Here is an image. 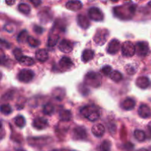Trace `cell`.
Masks as SVG:
<instances>
[{
	"instance_id": "obj_1",
	"label": "cell",
	"mask_w": 151,
	"mask_h": 151,
	"mask_svg": "<svg viewBox=\"0 0 151 151\" xmlns=\"http://www.w3.org/2000/svg\"><path fill=\"white\" fill-rule=\"evenodd\" d=\"M81 113L84 117L87 118L91 122L97 120L100 116V109L94 105L84 106L81 110Z\"/></svg>"
},
{
	"instance_id": "obj_2",
	"label": "cell",
	"mask_w": 151,
	"mask_h": 151,
	"mask_svg": "<svg viewBox=\"0 0 151 151\" xmlns=\"http://www.w3.org/2000/svg\"><path fill=\"white\" fill-rule=\"evenodd\" d=\"M85 83L92 87H98L101 84V77L96 72H89L86 75Z\"/></svg>"
},
{
	"instance_id": "obj_3",
	"label": "cell",
	"mask_w": 151,
	"mask_h": 151,
	"mask_svg": "<svg viewBox=\"0 0 151 151\" xmlns=\"http://www.w3.org/2000/svg\"><path fill=\"white\" fill-rule=\"evenodd\" d=\"M109 30L106 29H98L94 37V41L97 45L102 46L106 42L109 37Z\"/></svg>"
},
{
	"instance_id": "obj_4",
	"label": "cell",
	"mask_w": 151,
	"mask_h": 151,
	"mask_svg": "<svg viewBox=\"0 0 151 151\" xmlns=\"http://www.w3.org/2000/svg\"><path fill=\"white\" fill-rule=\"evenodd\" d=\"M136 53L140 57H145L149 53L148 44L145 41H139L136 44Z\"/></svg>"
},
{
	"instance_id": "obj_5",
	"label": "cell",
	"mask_w": 151,
	"mask_h": 151,
	"mask_svg": "<svg viewBox=\"0 0 151 151\" xmlns=\"http://www.w3.org/2000/svg\"><path fill=\"white\" fill-rule=\"evenodd\" d=\"M122 55L125 57H132L136 53L135 45L131 41H125L122 47Z\"/></svg>"
},
{
	"instance_id": "obj_6",
	"label": "cell",
	"mask_w": 151,
	"mask_h": 151,
	"mask_svg": "<svg viewBox=\"0 0 151 151\" xmlns=\"http://www.w3.org/2000/svg\"><path fill=\"white\" fill-rule=\"evenodd\" d=\"M88 17L95 22H101L104 19V15L98 7H91L88 10Z\"/></svg>"
},
{
	"instance_id": "obj_7",
	"label": "cell",
	"mask_w": 151,
	"mask_h": 151,
	"mask_svg": "<svg viewBox=\"0 0 151 151\" xmlns=\"http://www.w3.org/2000/svg\"><path fill=\"white\" fill-rule=\"evenodd\" d=\"M34 78V72L30 69H22L18 75V78L21 82L28 83Z\"/></svg>"
},
{
	"instance_id": "obj_8",
	"label": "cell",
	"mask_w": 151,
	"mask_h": 151,
	"mask_svg": "<svg viewBox=\"0 0 151 151\" xmlns=\"http://www.w3.org/2000/svg\"><path fill=\"white\" fill-rule=\"evenodd\" d=\"M73 137L75 139H85L87 137L86 130L84 127H76L73 131Z\"/></svg>"
},
{
	"instance_id": "obj_9",
	"label": "cell",
	"mask_w": 151,
	"mask_h": 151,
	"mask_svg": "<svg viewBox=\"0 0 151 151\" xmlns=\"http://www.w3.org/2000/svg\"><path fill=\"white\" fill-rule=\"evenodd\" d=\"M59 50L64 53H69L73 50V44L66 39L62 40L59 44Z\"/></svg>"
},
{
	"instance_id": "obj_10",
	"label": "cell",
	"mask_w": 151,
	"mask_h": 151,
	"mask_svg": "<svg viewBox=\"0 0 151 151\" xmlns=\"http://www.w3.org/2000/svg\"><path fill=\"white\" fill-rule=\"evenodd\" d=\"M120 48V42L116 39H113L108 46L107 51L109 54H116Z\"/></svg>"
},
{
	"instance_id": "obj_11",
	"label": "cell",
	"mask_w": 151,
	"mask_h": 151,
	"mask_svg": "<svg viewBox=\"0 0 151 151\" xmlns=\"http://www.w3.org/2000/svg\"><path fill=\"white\" fill-rule=\"evenodd\" d=\"M48 125V121L42 117H38L34 119L32 126L38 130H43Z\"/></svg>"
},
{
	"instance_id": "obj_12",
	"label": "cell",
	"mask_w": 151,
	"mask_h": 151,
	"mask_svg": "<svg viewBox=\"0 0 151 151\" xmlns=\"http://www.w3.org/2000/svg\"><path fill=\"white\" fill-rule=\"evenodd\" d=\"M138 113L139 115L142 118L147 119V118H149L151 116V109L147 105L142 104L140 106L139 109L138 110Z\"/></svg>"
},
{
	"instance_id": "obj_13",
	"label": "cell",
	"mask_w": 151,
	"mask_h": 151,
	"mask_svg": "<svg viewBox=\"0 0 151 151\" xmlns=\"http://www.w3.org/2000/svg\"><path fill=\"white\" fill-rule=\"evenodd\" d=\"M66 8L72 11H78L81 10L83 7V4L79 0H73V1H69L66 4Z\"/></svg>"
},
{
	"instance_id": "obj_14",
	"label": "cell",
	"mask_w": 151,
	"mask_h": 151,
	"mask_svg": "<svg viewBox=\"0 0 151 151\" xmlns=\"http://www.w3.org/2000/svg\"><path fill=\"white\" fill-rule=\"evenodd\" d=\"M105 131H106L105 127L102 124H95L91 128V132L97 137H103L105 134Z\"/></svg>"
},
{
	"instance_id": "obj_15",
	"label": "cell",
	"mask_w": 151,
	"mask_h": 151,
	"mask_svg": "<svg viewBox=\"0 0 151 151\" xmlns=\"http://www.w3.org/2000/svg\"><path fill=\"white\" fill-rule=\"evenodd\" d=\"M78 24L83 29H87L90 26V22L88 17L82 14L78 15Z\"/></svg>"
},
{
	"instance_id": "obj_16",
	"label": "cell",
	"mask_w": 151,
	"mask_h": 151,
	"mask_svg": "<svg viewBox=\"0 0 151 151\" xmlns=\"http://www.w3.org/2000/svg\"><path fill=\"white\" fill-rule=\"evenodd\" d=\"M150 81L145 76L139 77L136 81V84L137 86L141 88H147L150 86Z\"/></svg>"
},
{
	"instance_id": "obj_17",
	"label": "cell",
	"mask_w": 151,
	"mask_h": 151,
	"mask_svg": "<svg viewBox=\"0 0 151 151\" xmlns=\"http://www.w3.org/2000/svg\"><path fill=\"white\" fill-rule=\"evenodd\" d=\"M59 66L63 69H69L73 66V63L70 58L68 57H63L59 61Z\"/></svg>"
},
{
	"instance_id": "obj_18",
	"label": "cell",
	"mask_w": 151,
	"mask_h": 151,
	"mask_svg": "<svg viewBox=\"0 0 151 151\" xmlns=\"http://www.w3.org/2000/svg\"><path fill=\"white\" fill-rule=\"evenodd\" d=\"M135 100L132 98H127L124 100V102L122 104V109H124L126 111L132 110L135 107Z\"/></svg>"
},
{
	"instance_id": "obj_19",
	"label": "cell",
	"mask_w": 151,
	"mask_h": 151,
	"mask_svg": "<svg viewBox=\"0 0 151 151\" xmlns=\"http://www.w3.org/2000/svg\"><path fill=\"white\" fill-rule=\"evenodd\" d=\"M35 58L40 62H45L48 59L49 55L45 50H39L35 53Z\"/></svg>"
},
{
	"instance_id": "obj_20",
	"label": "cell",
	"mask_w": 151,
	"mask_h": 151,
	"mask_svg": "<svg viewBox=\"0 0 151 151\" xmlns=\"http://www.w3.org/2000/svg\"><path fill=\"white\" fill-rule=\"evenodd\" d=\"M66 95V93L63 88H56L53 90L52 96L55 99L57 100H62L63 97Z\"/></svg>"
},
{
	"instance_id": "obj_21",
	"label": "cell",
	"mask_w": 151,
	"mask_h": 151,
	"mask_svg": "<svg viewBox=\"0 0 151 151\" xmlns=\"http://www.w3.org/2000/svg\"><path fill=\"white\" fill-rule=\"evenodd\" d=\"M59 117L61 121L63 122H69L72 119V113L69 110H62L59 114Z\"/></svg>"
},
{
	"instance_id": "obj_22",
	"label": "cell",
	"mask_w": 151,
	"mask_h": 151,
	"mask_svg": "<svg viewBox=\"0 0 151 151\" xmlns=\"http://www.w3.org/2000/svg\"><path fill=\"white\" fill-rule=\"evenodd\" d=\"M94 56V52L91 50H84L82 55V60L85 63L92 60Z\"/></svg>"
},
{
	"instance_id": "obj_23",
	"label": "cell",
	"mask_w": 151,
	"mask_h": 151,
	"mask_svg": "<svg viewBox=\"0 0 151 151\" xmlns=\"http://www.w3.org/2000/svg\"><path fill=\"white\" fill-rule=\"evenodd\" d=\"M58 39H59V35H58V34L51 32V33L50 34V36H49L47 44H48L49 47H54V46L58 43Z\"/></svg>"
},
{
	"instance_id": "obj_24",
	"label": "cell",
	"mask_w": 151,
	"mask_h": 151,
	"mask_svg": "<svg viewBox=\"0 0 151 151\" xmlns=\"http://www.w3.org/2000/svg\"><path fill=\"white\" fill-rule=\"evenodd\" d=\"M19 62L22 66H32L34 64V60L27 56H22L19 60Z\"/></svg>"
},
{
	"instance_id": "obj_25",
	"label": "cell",
	"mask_w": 151,
	"mask_h": 151,
	"mask_svg": "<svg viewBox=\"0 0 151 151\" xmlns=\"http://www.w3.org/2000/svg\"><path fill=\"white\" fill-rule=\"evenodd\" d=\"M110 78L112 81H114V82H120L122 80V75L118 71H113L111 72V73L110 74Z\"/></svg>"
},
{
	"instance_id": "obj_26",
	"label": "cell",
	"mask_w": 151,
	"mask_h": 151,
	"mask_svg": "<svg viewBox=\"0 0 151 151\" xmlns=\"http://www.w3.org/2000/svg\"><path fill=\"white\" fill-rule=\"evenodd\" d=\"M134 137L138 140L139 142H143L145 141L146 138L145 133L144 131H141V130H136L134 131Z\"/></svg>"
},
{
	"instance_id": "obj_27",
	"label": "cell",
	"mask_w": 151,
	"mask_h": 151,
	"mask_svg": "<svg viewBox=\"0 0 151 151\" xmlns=\"http://www.w3.org/2000/svg\"><path fill=\"white\" fill-rule=\"evenodd\" d=\"M54 112V106L51 103H47L43 108V113L45 115H52Z\"/></svg>"
},
{
	"instance_id": "obj_28",
	"label": "cell",
	"mask_w": 151,
	"mask_h": 151,
	"mask_svg": "<svg viewBox=\"0 0 151 151\" xmlns=\"http://www.w3.org/2000/svg\"><path fill=\"white\" fill-rule=\"evenodd\" d=\"M18 8H19V10L21 13H24L25 15L29 14V12H30V7L27 4H25V3H22V4H19Z\"/></svg>"
},
{
	"instance_id": "obj_29",
	"label": "cell",
	"mask_w": 151,
	"mask_h": 151,
	"mask_svg": "<svg viewBox=\"0 0 151 151\" xmlns=\"http://www.w3.org/2000/svg\"><path fill=\"white\" fill-rule=\"evenodd\" d=\"M15 124L16 125V126H18L19 128H23L24 126L26 124L25 122V119L22 116H18L15 118Z\"/></svg>"
},
{
	"instance_id": "obj_30",
	"label": "cell",
	"mask_w": 151,
	"mask_h": 151,
	"mask_svg": "<svg viewBox=\"0 0 151 151\" xmlns=\"http://www.w3.org/2000/svg\"><path fill=\"white\" fill-rule=\"evenodd\" d=\"M28 35H27V32L26 30L22 31L19 34L17 37V41L20 43H23L24 41H27V38H28Z\"/></svg>"
},
{
	"instance_id": "obj_31",
	"label": "cell",
	"mask_w": 151,
	"mask_h": 151,
	"mask_svg": "<svg viewBox=\"0 0 151 151\" xmlns=\"http://www.w3.org/2000/svg\"><path fill=\"white\" fill-rule=\"evenodd\" d=\"M1 112L3 114L8 115L12 112V109L9 105L3 104L1 106Z\"/></svg>"
},
{
	"instance_id": "obj_32",
	"label": "cell",
	"mask_w": 151,
	"mask_h": 151,
	"mask_svg": "<svg viewBox=\"0 0 151 151\" xmlns=\"http://www.w3.org/2000/svg\"><path fill=\"white\" fill-rule=\"evenodd\" d=\"M27 43L31 46V47H38V45L40 44V41L38 40L35 39V38L32 36H29L27 38Z\"/></svg>"
},
{
	"instance_id": "obj_33",
	"label": "cell",
	"mask_w": 151,
	"mask_h": 151,
	"mask_svg": "<svg viewBox=\"0 0 151 151\" xmlns=\"http://www.w3.org/2000/svg\"><path fill=\"white\" fill-rule=\"evenodd\" d=\"M111 146V144L110 142L108 141V140H106V141H104L101 144V149L103 150H105V151L110 150Z\"/></svg>"
},
{
	"instance_id": "obj_34",
	"label": "cell",
	"mask_w": 151,
	"mask_h": 151,
	"mask_svg": "<svg viewBox=\"0 0 151 151\" xmlns=\"http://www.w3.org/2000/svg\"><path fill=\"white\" fill-rule=\"evenodd\" d=\"M112 69L110 66L109 65H106V66H103V69H102V72L105 75H110V74L111 73Z\"/></svg>"
},
{
	"instance_id": "obj_35",
	"label": "cell",
	"mask_w": 151,
	"mask_h": 151,
	"mask_svg": "<svg viewBox=\"0 0 151 151\" xmlns=\"http://www.w3.org/2000/svg\"><path fill=\"white\" fill-rule=\"evenodd\" d=\"M13 55H14V56H15V58H16V60H19V59H20L23 56L22 55V52L20 49H15V50H13Z\"/></svg>"
},
{
	"instance_id": "obj_36",
	"label": "cell",
	"mask_w": 151,
	"mask_h": 151,
	"mask_svg": "<svg viewBox=\"0 0 151 151\" xmlns=\"http://www.w3.org/2000/svg\"><path fill=\"white\" fill-rule=\"evenodd\" d=\"M126 72H128V74H129V75H133L134 73H135V68L132 67V66H131V65H128V66H126Z\"/></svg>"
},
{
	"instance_id": "obj_37",
	"label": "cell",
	"mask_w": 151,
	"mask_h": 151,
	"mask_svg": "<svg viewBox=\"0 0 151 151\" xmlns=\"http://www.w3.org/2000/svg\"><path fill=\"white\" fill-rule=\"evenodd\" d=\"M33 31L36 32L37 34H41L44 32V29L41 27L38 26V25H35L33 27Z\"/></svg>"
},
{
	"instance_id": "obj_38",
	"label": "cell",
	"mask_w": 151,
	"mask_h": 151,
	"mask_svg": "<svg viewBox=\"0 0 151 151\" xmlns=\"http://www.w3.org/2000/svg\"><path fill=\"white\" fill-rule=\"evenodd\" d=\"M29 1H30L35 7H38V6H39L41 3V0H29Z\"/></svg>"
},
{
	"instance_id": "obj_39",
	"label": "cell",
	"mask_w": 151,
	"mask_h": 151,
	"mask_svg": "<svg viewBox=\"0 0 151 151\" xmlns=\"http://www.w3.org/2000/svg\"><path fill=\"white\" fill-rule=\"evenodd\" d=\"M5 2L7 5H13L16 3V0H5Z\"/></svg>"
},
{
	"instance_id": "obj_40",
	"label": "cell",
	"mask_w": 151,
	"mask_h": 151,
	"mask_svg": "<svg viewBox=\"0 0 151 151\" xmlns=\"http://www.w3.org/2000/svg\"><path fill=\"white\" fill-rule=\"evenodd\" d=\"M147 128H148L149 132H150V134H151V122H149L148 125H147Z\"/></svg>"
},
{
	"instance_id": "obj_41",
	"label": "cell",
	"mask_w": 151,
	"mask_h": 151,
	"mask_svg": "<svg viewBox=\"0 0 151 151\" xmlns=\"http://www.w3.org/2000/svg\"><path fill=\"white\" fill-rule=\"evenodd\" d=\"M111 1H113V2H116V1H118L119 0H111Z\"/></svg>"
},
{
	"instance_id": "obj_42",
	"label": "cell",
	"mask_w": 151,
	"mask_h": 151,
	"mask_svg": "<svg viewBox=\"0 0 151 151\" xmlns=\"http://www.w3.org/2000/svg\"><path fill=\"white\" fill-rule=\"evenodd\" d=\"M149 6H150V7H151V1H150V2H149Z\"/></svg>"
}]
</instances>
